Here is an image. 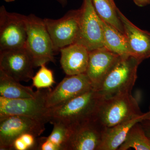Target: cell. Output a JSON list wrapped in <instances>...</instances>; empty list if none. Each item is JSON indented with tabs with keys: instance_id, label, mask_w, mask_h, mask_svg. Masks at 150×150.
<instances>
[{
	"instance_id": "9c48e42d",
	"label": "cell",
	"mask_w": 150,
	"mask_h": 150,
	"mask_svg": "<svg viewBox=\"0 0 150 150\" xmlns=\"http://www.w3.org/2000/svg\"><path fill=\"white\" fill-rule=\"evenodd\" d=\"M43 20L55 52L76 43L79 33V9L69 11L58 19L45 18Z\"/></svg>"
},
{
	"instance_id": "7402d4cb",
	"label": "cell",
	"mask_w": 150,
	"mask_h": 150,
	"mask_svg": "<svg viewBox=\"0 0 150 150\" xmlns=\"http://www.w3.org/2000/svg\"><path fill=\"white\" fill-rule=\"evenodd\" d=\"M33 86L40 89L49 88L55 83L53 71L46 64L41 65L40 69L32 78Z\"/></svg>"
},
{
	"instance_id": "8992f818",
	"label": "cell",
	"mask_w": 150,
	"mask_h": 150,
	"mask_svg": "<svg viewBox=\"0 0 150 150\" xmlns=\"http://www.w3.org/2000/svg\"><path fill=\"white\" fill-rule=\"evenodd\" d=\"M45 124L42 121L28 116H0V150H12L15 140L25 133L39 137L45 130Z\"/></svg>"
},
{
	"instance_id": "4316f807",
	"label": "cell",
	"mask_w": 150,
	"mask_h": 150,
	"mask_svg": "<svg viewBox=\"0 0 150 150\" xmlns=\"http://www.w3.org/2000/svg\"><path fill=\"white\" fill-rule=\"evenodd\" d=\"M4 1L6 2L9 3L13 2L14 1H15V0H4Z\"/></svg>"
},
{
	"instance_id": "ffe728a7",
	"label": "cell",
	"mask_w": 150,
	"mask_h": 150,
	"mask_svg": "<svg viewBox=\"0 0 150 150\" xmlns=\"http://www.w3.org/2000/svg\"><path fill=\"white\" fill-rule=\"evenodd\" d=\"M131 148L136 150H150V139L145 134L140 122L131 128L118 150H127Z\"/></svg>"
},
{
	"instance_id": "5bb4252c",
	"label": "cell",
	"mask_w": 150,
	"mask_h": 150,
	"mask_svg": "<svg viewBox=\"0 0 150 150\" xmlns=\"http://www.w3.org/2000/svg\"><path fill=\"white\" fill-rule=\"evenodd\" d=\"M118 14L128 41L130 55L142 61L150 58V32L135 25L119 9Z\"/></svg>"
},
{
	"instance_id": "d4e9b609",
	"label": "cell",
	"mask_w": 150,
	"mask_h": 150,
	"mask_svg": "<svg viewBox=\"0 0 150 150\" xmlns=\"http://www.w3.org/2000/svg\"><path fill=\"white\" fill-rule=\"evenodd\" d=\"M134 3L139 7H144L150 4V0H133Z\"/></svg>"
},
{
	"instance_id": "6da1fadb",
	"label": "cell",
	"mask_w": 150,
	"mask_h": 150,
	"mask_svg": "<svg viewBox=\"0 0 150 150\" xmlns=\"http://www.w3.org/2000/svg\"><path fill=\"white\" fill-rule=\"evenodd\" d=\"M100 99L96 90L91 88L64 104L49 109L48 122L62 123L72 128L94 118Z\"/></svg>"
},
{
	"instance_id": "83f0119b",
	"label": "cell",
	"mask_w": 150,
	"mask_h": 150,
	"mask_svg": "<svg viewBox=\"0 0 150 150\" xmlns=\"http://www.w3.org/2000/svg\"><path fill=\"white\" fill-rule=\"evenodd\" d=\"M149 111H150V104L149 105Z\"/></svg>"
},
{
	"instance_id": "603a6c76",
	"label": "cell",
	"mask_w": 150,
	"mask_h": 150,
	"mask_svg": "<svg viewBox=\"0 0 150 150\" xmlns=\"http://www.w3.org/2000/svg\"><path fill=\"white\" fill-rule=\"evenodd\" d=\"M36 137L30 133H25L14 141L12 150H27L37 149Z\"/></svg>"
},
{
	"instance_id": "d6986e66",
	"label": "cell",
	"mask_w": 150,
	"mask_h": 150,
	"mask_svg": "<svg viewBox=\"0 0 150 150\" xmlns=\"http://www.w3.org/2000/svg\"><path fill=\"white\" fill-rule=\"evenodd\" d=\"M91 1L100 18L124 33L123 24L118 16L119 9L116 6L114 0Z\"/></svg>"
},
{
	"instance_id": "ac0fdd59",
	"label": "cell",
	"mask_w": 150,
	"mask_h": 150,
	"mask_svg": "<svg viewBox=\"0 0 150 150\" xmlns=\"http://www.w3.org/2000/svg\"><path fill=\"white\" fill-rule=\"evenodd\" d=\"M34 92L30 87L22 85L16 80L0 71V97L9 99H22L34 97Z\"/></svg>"
},
{
	"instance_id": "3957f363",
	"label": "cell",
	"mask_w": 150,
	"mask_h": 150,
	"mask_svg": "<svg viewBox=\"0 0 150 150\" xmlns=\"http://www.w3.org/2000/svg\"><path fill=\"white\" fill-rule=\"evenodd\" d=\"M131 93L100 99L94 118L105 128H110L143 115Z\"/></svg>"
},
{
	"instance_id": "44dd1931",
	"label": "cell",
	"mask_w": 150,
	"mask_h": 150,
	"mask_svg": "<svg viewBox=\"0 0 150 150\" xmlns=\"http://www.w3.org/2000/svg\"><path fill=\"white\" fill-rule=\"evenodd\" d=\"M53 124V130L46 139L56 146L59 150H65L66 144L69 137L71 129L62 123H55Z\"/></svg>"
},
{
	"instance_id": "52a82bcc",
	"label": "cell",
	"mask_w": 150,
	"mask_h": 150,
	"mask_svg": "<svg viewBox=\"0 0 150 150\" xmlns=\"http://www.w3.org/2000/svg\"><path fill=\"white\" fill-rule=\"evenodd\" d=\"M26 16L0 8V51L24 48L27 39Z\"/></svg>"
},
{
	"instance_id": "5b68a950",
	"label": "cell",
	"mask_w": 150,
	"mask_h": 150,
	"mask_svg": "<svg viewBox=\"0 0 150 150\" xmlns=\"http://www.w3.org/2000/svg\"><path fill=\"white\" fill-rule=\"evenodd\" d=\"M49 88L40 89L34 97L22 99H9L0 97V116L18 115L28 116L48 122L49 109L46 106V98Z\"/></svg>"
},
{
	"instance_id": "e0dca14e",
	"label": "cell",
	"mask_w": 150,
	"mask_h": 150,
	"mask_svg": "<svg viewBox=\"0 0 150 150\" xmlns=\"http://www.w3.org/2000/svg\"><path fill=\"white\" fill-rule=\"evenodd\" d=\"M103 46L120 56L130 55L125 34L101 19Z\"/></svg>"
},
{
	"instance_id": "cb8c5ba5",
	"label": "cell",
	"mask_w": 150,
	"mask_h": 150,
	"mask_svg": "<svg viewBox=\"0 0 150 150\" xmlns=\"http://www.w3.org/2000/svg\"><path fill=\"white\" fill-rule=\"evenodd\" d=\"M147 137L150 139V118L144 119L140 122Z\"/></svg>"
},
{
	"instance_id": "30bf717a",
	"label": "cell",
	"mask_w": 150,
	"mask_h": 150,
	"mask_svg": "<svg viewBox=\"0 0 150 150\" xmlns=\"http://www.w3.org/2000/svg\"><path fill=\"white\" fill-rule=\"evenodd\" d=\"M34 68L32 57L25 47L0 51V71L16 80H30Z\"/></svg>"
},
{
	"instance_id": "9a60e30c",
	"label": "cell",
	"mask_w": 150,
	"mask_h": 150,
	"mask_svg": "<svg viewBox=\"0 0 150 150\" xmlns=\"http://www.w3.org/2000/svg\"><path fill=\"white\" fill-rule=\"evenodd\" d=\"M61 66L68 76L85 74L88 64L89 51L85 46L75 43L60 50Z\"/></svg>"
},
{
	"instance_id": "7c38bea8",
	"label": "cell",
	"mask_w": 150,
	"mask_h": 150,
	"mask_svg": "<svg viewBox=\"0 0 150 150\" xmlns=\"http://www.w3.org/2000/svg\"><path fill=\"white\" fill-rule=\"evenodd\" d=\"M92 88L91 82L85 73L69 76L53 91H50L46 98V106L50 109L59 106Z\"/></svg>"
},
{
	"instance_id": "7a4b0ae2",
	"label": "cell",
	"mask_w": 150,
	"mask_h": 150,
	"mask_svg": "<svg viewBox=\"0 0 150 150\" xmlns=\"http://www.w3.org/2000/svg\"><path fill=\"white\" fill-rule=\"evenodd\" d=\"M143 62L131 56H120L116 64L96 90L100 99L131 93L137 78L138 67Z\"/></svg>"
},
{
	"instance_id": "4fadbf2b",
	"label": "cell",
	"mask_w": 150,
	"mask_h": 150,
	"mask_svg": "<svg viewBox=\"0 0 150 150\" xmlns=\"http://www.w3.org/2000/svg\"><path fill=\"white\" fill-rule=\"evenodd\" d=\"M120 56L105 47L89 51L87 69L85 74L96 89L116 64Z\"/></svg>"
},
{
	"instance_id": "2e32d148",
	"label": "cell",
	"mask_w": 150,
	"mask_h": 150,
	"mask_svg": "<svg viewBox=\"0 0 150 150\" xmlns=\"http://www.w3.org/2000/svg\"><path fill=\"white\" fill-rule=\"evenodd\" d=\"M150 118V111L129 121L110 128H105L98 150H116L124 142L131 128L135 124Z\"/></svg>"
},
{
	"instance_id": "8fae6325",
	"label": "cell",
	"mask_w": 150,
	"mask_h": 150,
	"mask_svg": "<svg viewBox=\"0 0 150 150\" xmlns=\"http://www.w3.org/2000/svg\"><path fill=\"white\" fill-rule=\"evenodd\" d=\"M71 129L65 150H98L105 128L95 118Z\"/></svg>"
},
{
	"instance_id": "484cf974",
	"label": "cell",
	"mask_w": 150,
	"mask_h": 150,
	"mask_svg": "<svg viewBox=\"0 0 150 150\" xmlns=\"http://www.w3.org/2000/svg\"><path fill=\"white\" fill-rule=\"evenodd\" d=\"M63 7H65L67 5V0H56Z\"/></svg>"
},
{
	"instance_id": "ba28073f",
	"label": "cell",
	"mask_w": 150,
	"mask_h": 150,
	"mask_svg": "<svg viewBox=\"0 0 150 150\" xmlns=\"http://www.w3.org/2000/svg\"><path fill=\"white\" fill-rule=\"evenodd\" d=\"M79 11V33L77 41L89 51L104 47L101 18L91 0H83Z\"/></svg>"
},
{
	"instance_id": "f1b7e54d",
	"label": "cell",
	"mask_w": 150,
	"mask_h": 150,
	"mask_svg": "<svg viewBox=\"0 0 150 150\" xmlns=\"http://www.w3.org/2000/svg\"></svg>"
},
{
	"instance_id": "277c9868",
	"label": "cell",
	"mask_w": 150,
	"mask_h": 150,
	"mask_svg": "<svg viewBox=\"0 0 150 150\" xmlns=\"http://www.w3.org/2000/svg\"><path fill=\"white\" fill-rule=\"evenodd\" d=\"M27 39L25 48L32 57L34 67L55 63L53 42L44 20L31 14L26 16Z\"/></svg>"
}]
</instances>
